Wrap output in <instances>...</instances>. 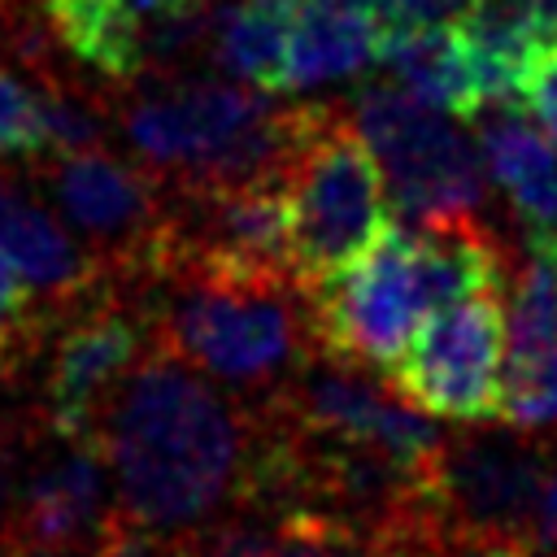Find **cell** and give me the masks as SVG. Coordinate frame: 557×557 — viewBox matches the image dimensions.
I'll list each match as a JSON object with an SVG mask.
<instances>
[{
	"instance_id": "1",
	"label": "cell",
	"mask_w": 557,
	"mask_h": 557,
	"mask_svg": "<svg viewBox=\"0 0 557 557\" xmlns=\"http://www.w3.org/2000/svg\"><path fill=\"white\" fill-rule=\"evenodd\" d=\"M96 444L117 483V513L148 531H196L248 487V413L170 348L144 352L109 396Z\"/></svg>"
},
{
	"instance_id": "2",
	"label": "cell",
	"mask_w": 557,
	"mask_h": 557,
	"mask_svg": "<svg viewBox=\"0 0 557 557\" xmlns=\"http://www.w3.org/2000/svg\"><path fill=\"white\" fill-rule=\"evenodd\" d=\"M152 313L157 344L222 379L226 387H283L313 348L309 305L300 283L226 278L209 270H165Z\"/></svg>"
},
{
	"instance_id": "3",
	"label": "cell",
	"mask_w": 557,
	"mask_h": 557,
	"mask_svg": "<svg viewBox=\"0 0 557 557\" xmlns=\"http://www.w3.org/2000/svg\"><path fill=\"white\" fill-rule=\"evenodd\" d=\"M352 122L383 165L387 205L396 209L400 226L426 231L479 218L487 200V165L444 109L405 87H361L352 100Z\"/></svg>"
},
{
	"instance_id": "4",
	"label": "cell",
	"mask_w": 557,
	"mask_h": 557,
	"mask_svg": "<svg viewBox=\"0 0 557 557\" xmlns=\"http://www.w3.org/2000/svg\"><path fill=\"white\" fill-rule=\"evenodd\" d=\"M292 196V257L300 283H322L335 270L352 265L383 231V183L374 152L357 126L326 113L305 152L287 174Z\"/></svg>"
},
{
	"instance_id": "5",
	"label": "cell",
	"mask_w": 557,
	"mask_h": 557,
	"mask_svg": "<svg viewBox=\"0 0 557 557\" xmlns=\"http://www.w3.org/2000/svg\"><path fill=\"white\" fill-rule=\"evenodd\" d=\"M305 305L318 352L348 366L392 370L426 318L413 287V231L387 222L352 265L309 283Z\"/></svg>"
},
{
	"instance_id": "6",
	"label": "cell",
	"mask_w": 557,
	"mask_h": 557,
	"mask_svg": "<svg viewBox=\"0 0 557 557\" xmlns=\"http://www.w3.org/2000/svg\"><path fill=\"white\" fill-rule=\"evenodd\" d=\"M544 466V444L527 440L518 426L461 431L440 444L422 474V496L457 540L531 548Z\"/></svg>"
},
{
	"instance_id": "7",
	"label": "cell",
	"mask_w": 557,
	"mask_h": 557,
	"mask_svg": "<svg viewBox=\"0 0 557 557\" xmlns=\"http://www.w3.org/2000/svg\"><path fill=\"white\" fill-rule=\"evenodd\" d=\"M39 183L48 187L61 218L100 252L96 261L113 283H152L157 244L170 222L161 174L87 148L48 152L39 161Z\"/></svg>"
},
{
	"instance_id": "8",
	"label": "cell",
	"mask_w": 557,
	"mask_h": 557,
	"mask_svg": "<svg viewBox=\"0 0 557 557\" xmlns=\"http://www.w3.org/2000/svg\"><path fill=\"white\" fill-rule=\"evenodd\" d=\"M505 361V305L500 292H479L422 322L405 357L392 366V387L435 413L466 426L496 418Z\"/></svg>"
},
{
	"instance_id": "9",
	"label": "cell",
	"mask_w": 557,
	"mask_h": 557,
	"mask_svg": "<svg viewBox=\"0 0 557 557\" xmlns=\"http://www.w3.org/2000/svg\"><path fill=\"white\" fill-rule=\"evenodd\" d=\"M148 326L152 313H144L139 300L113 287L100 292L91 309H78V318L65 322L44 370V418L52 435L96 440V422L109 396L148 352Z\"/></svg>"
},
{
	"instance_id": "10",
	"label": "cell",
	"mask_w": 557,
	"mask_h": 557,
	"mask_svg": "<svg viewBox=\"0 0 557 557\" xmlns=\"http://www.w3.org/2000/svg\"><path fill=\"white\" fill-rule=\"evenodd\" d=\"M17 479V505L0 544L91 553L109 527V461L96 440H65Z\"/></svg>"
},
{
	"instance_id": "11",
	"label": "cell",
	"mask_w": 557,
	"mask_h": 557,
	"mask_svg": "<svg viewBox=\"0 0 557 557\" xmlns=\"http://www.w3.org/2000/svg\"><path fill=\"white\" fill-rule=\"evenodd\" d=\"M479 122V152L492 183L509 196L527 244L553 248L557 239V144L540 131V122L518 104H483Z\"/></svg>"
},
{
	"instance_id": "12",
	"label": "cell",
	"mask_w": 557,
	"mask_h": 557,
	"mask_svg": "<svg viewBox=\"0 0 557 557\" xmlns=\"http://www.w3.org/2000/svg\"><path fill=\"white\" fill-rule=\"evenodd\" d=\"M0 248L13 257L26 287L52 313L100 292L109 278L100 270V261L83 257L78 244L65 235V226L44 205L22 196L13 183H0Z\"/></svg>"
},
{
	"instance_id": "13",
	"label": "cell",
	"mask_w": 557,
	"mask_h": 557,
	"mask_svg": "<svg viewBox=\"0 0 557 557\" xmlns=\"http://www.w3.org/2000/svg\"><path fill=\"white\" fill-rule=\"evenodd\" d=\"M379 65L392 70L405 91L453 117H474L483 109L479 74L457 26H383Z\"/></svg>"
},
{
	"instance_id": "14",
	"label": "cell",
	"mask_w": 557,
	"mask_h": 557,
	"mask_svg": "<svg viewBox=\"0 0 557 557\" xmlns=\"http://www.w3.org/2000/svg\"><path fill=\"white\" fill-rule=\"evenodd\" d=\"M52 44L104 83H135L148 74L144 22L126 0H35Z\"/></svg>"
},
{
	"instance_id": "15",
	"label": "cell",
	"mask_w": 557,
	"mask_h": 557,
	"mask_svg": "<svg viewBox=\"0 0 557 557\" xmlns=\"http://www.w3.org/2000/svg\"><path fill=\"white\" fill-rule=\"evenodd\" d=\"M379 30L383 22L370 9H352L335 0L300 4L287 44V91L361 74L370 61H379Z\"/></svg>"
},
{
	"instance_id": "16",
	"label": "cell",
	"mask_w": 557,
	"mask_h": 557,
	"mask_svg": "<svg viewBox=\"0 0 557 557\" xmlns=\"http://www.w3.org/2000/svg\"><path fill=\"white\" fill-rule=\"evenodd\" d=\"M496 418L518 431L557 426V326L505 322Z\"/></svg>"
},
{
	"instance_id": "17",
	"label": "cell",
	"mask_w": 557,
	"mask_h": 557,
	"mask_svg": "<svg viewBox=\"0 0 557 557\" xmlns=\"http://www.w3.org/2000/svg\"><path fill=\"white\" fill-rule=\"evenodd\" d=\"M287 44H292V13L239 0L218 9L213 22V57L226 74L257 83L261 91H287Z\"/></svg>"
},
{
	"instance_id": "18",
	"label": "cell",
	"mask_w": 557,
	"mask_h": 557,
	"mask_svg": "<svg viewBox=\"0 0 557 557\" xmlns=\"http://www.w3.org/2000/svg\"><path fill=\"white\" fill-rule=\"evenodd\" d=\"M48 148L44 131V91L35 74H13L0 61V161L9 157H35Z\"/></svg>"
},
{
	"instance_id": "19",
	"label": "cell",
	"mask_w": 557,
	"mask_h": 557,
	"mask_svg": "<svg viewBox=\"0 0 557 557\" xmlns=\"http://www.w3.org/2000/svg\"><path fill=\"white\" fill-rule=\"evenodd\" d=\"M518 104L540 122V131L557 144V39H548L540 48V57L531 61V70L522 74V91Z\"/></svg>"
},
{
	"instance_id": "20",
	"label": "cell",
	"mask_w": 557,
	"mask_h": 557,
	"mask_svg": "<svg viewBox=\"0 0 557 557\" xmlns=\"http://www.w3.org/2000/svg\"><path fill=\"white\" fill-rule=\"evenodd\" d=\"M474 0H383V26H440L470 9Z\"/></svg>"
},
{
	"instance_id": "21",
	"label": "cell",
	"mask_w": 557,
	"mask_h": 557,
	"mask_svg": "<svg viewBox=\"0 0 557 557\" xmlns=\"http://www.w3.org/2000/svg\"><path fill=\"white\" fill-rule=\"evenodd\" d=\"M30 296H26V278L13 265V257L0 248V331H44L30 318Z\"/></svg>"
},
{
	"instance_id": "22",
	"label": "cell",
	"mask_w": 557,
	"mask_h": 557,
	"mask_svg": "<svg viewBox=\"0 0 557 557\" xmlns=\"http://www.w3.org/2000/svg\"><path fill=\"white\" fill-rule=\"evenodd\" d=\"M531 548L540 557H557V457H548V466H544V483H540V500H535V522H531Z\"/></svg>"
},
{
	"instance_id": "23",
	"label": "cell",
	"mask_w": 557,
	"mask_h": 557,
	"mask_svg": "<svg viewBox=\"0 0 557 557\" xmlns=\"http://www.w3.org/2000/svg\"><path fill=\"white\" fill-rule=\"evenodd\" d=\"M39 339H44V331H0V379L4 383H13L26 370Z\"/></svg>"
},
{
	"instance_id": "24",
	"label": "cell",
	"mask_w": 557,
	"mask_h": 557,
	"mask_svg": "<svg viewBox=\"0 0 557 557\" xmlns=\"http://www.w3.org/2000/svg\"><path fill=\"white\" fill-rule=\"evenodd\" d=\"M513 4L522 17H531L548 39H557V0H505Z\"/></svg>"
},
{
	"instance_id": "25",
	"label": "cell",
	"mask_w": 557,
	"mask_h": 557,
	"mask_svg": "<svg viewBox=\"0 0 557 557\" xmlns=\"http://www.w3.org/2000/svg\"><path fill=\"white\" fill-rule=\"evenodd\" d=\"M126 4L139 13V22H152V17H165V13L191 9V4H200V0H126Z\"/></svg>"
},
{
	"instance_id": "26",
	"label": "cell",
	"mask_w": 557,
	"mask_h": 557,
	"mask_svg": "<svg viewBox=\"0 0 557 557\" xmlns=\"http://www.w3.org/2000/svg\"><path fill=\"white\" fill-rule=\"evenodd\" d=\"M335 4H352V9H370V13H383V0H335Z\"/></svg>"
},
{
	"instance_id": "27",
	"label": "cell",
	"mask_w": 557,
	"mask_h": 557,
	"mask_svg": "<svg viewBox=\"0 0 557 557\" xmlns=\"http://www.w3.org/2000/svg\"><path fill=\"white\" fill-rule=\"evenodd\" d=\"M261 4H274V9H287V13H296L300 4H309V0H261Z\"/></svg>"
},
{
	"instance_id": "28",
	"label": "cell",
	"mask_w": 557,
	"mask_h": 557,
	"mask_svg": "<svg viewBox=\"0 0 557 557\" xmlns=\"http://www.w3.org/2000/svg\"><path fill=\"white\" fill-rule=\"evenodd\" d=\"M548 257H553V265H557V239H553V248H548Z\"/></svg>"
},
{
	"instance_id": "29",
	"label": "cell",
	"mask_w": 557,
	"mask_h": 557,
	"mask_svg": "<svg viewBox=\"0 0 557 557\" xmlns=\"http://www.w3.org/2000/svg\"><path fill=\"white\" fill-rule=\"evenodd\" d=\"M0 183H4V178H0Z\"/></svg>"
}]
</instances>
